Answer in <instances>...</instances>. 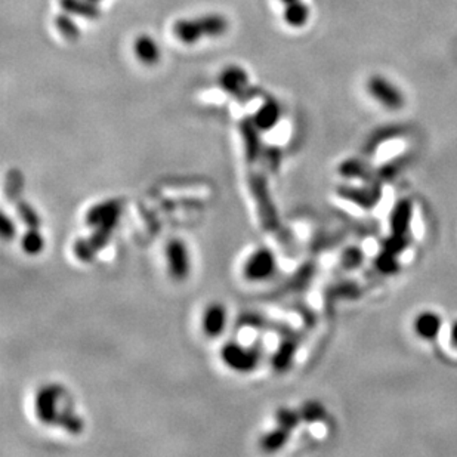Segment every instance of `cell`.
<instances>
[{"label":"cell","mask_w":457,"mask_h":457,"mask_svg":"<svg viewBox=\"0 0 457 457\" xmlns=\"http://www.w3.org/2000/svg\"><path fill=\"white\" fill-rule=\"evenodd\" d=\"M133 49H135V54H137V58L144 64L152 65V64L159 62V60H160L159 45L156 43L154 39L147 36V35H142L137 40H135Z\"/></svg>","instance_id":"obj_17"},{"label":"cell","mask_w":457,"mask_h":457,"mask_svg":"<svg viewBox=\"0 0 457 457\" xmlns=\"http://www.w3.org/2000/svg\"><path fill=\"white\" fill-rule=\"evenodd\" d=\"M280 117H281L280 104L274 98H266L262 103V106L256 110L255 115H253V122H255V125L261 132H268L276 128Z\"/></svg>","instance_id":"obj_13"},{"label":"cell","mask_w":457,"mask_h":457,"mask_svg":"<svg viewBox=\"0 0 457 457\" xmlns=\"http://www.w3.org/2000/svg\"><path fill=\"white\" fill-rule=\"evenodd\" d=\"M219 86L227 94L239 99L242 104L262 94V89L249 86L247 73L237 65H231L221 73V76H219Z\"/></svg>","instance_id":"obj_6"},{"label":"cell","mask_w":457,"mask_h":457,"mask_svg":"<svg viewBox=\"0 0 457 457\" xmlns=\"http://www.w3.org/2000/svg\"><path fill=\"white\" fill-rule=\"evenodd\" d=\"M278 271L276 252L268 246L253 249L242 265V276L247 283H265L273 278Z\"/></svg>","instance_id":"obj_4"},{"label":"cell","mask_w":457,"mask_h":457,"mask_svg":"<svg viewBox=\"0 0 457 457\" xmlns=\"http://www.w3.org/2000/svg\"><path fill=\"white\" fill-rule=\"evenodd\" d=\"M21 250L27 256H38L45 250L46 242L40 228H27L20 239Z\"/></svg>","instance_id":"obj_19"},{"label":"cell","mask_w":457,"mask_h":457,"mask_svg":"<svg viewBox=\"0 0 457 457\" xmlns=\"http://www.w3.org/2000/svg\"><path fill=\"white\" fill-rule=\"evenodd\" d=\"M337 194L341 198L348 200L363 209H371L380 200L382 191L378 184H373L370 188H355L344 185V187L337 190Z\"/></svg>","instance_id":"obj_12"},{"label":"cell","mask_w":457,"mask_h":457,"mask_svg":"<svg viewBox=\"0 0 457 457\" xmlns=\"http://www.w3.org/2000/svg\"><path fill=\"white\" fill-rule=\"evenodd\" d=\"M281 2H283L284 5H289V4H293V2H298V0H281Z\"/></svg>","instance_id":"obj_34"},{"label":"cell","mask_w":457,"mask_h":457,"mask_svg":"<svg viewBox=\"0 0 457 457\" xmlns=\"http://www.w3.org/2000/svg\"><path fill=\"white\" fill-rule=\"evenodd\" d=\"M250 191L253 198H255L256 208L259 212V218L265 228L277 230L278 227V216L274 208V203L271 201L269 191L266 188V181L262 175H252L250 176Z\"/></svg>","instance_id":"obj_7"},{"label":"cell","mask_w":457,"mask_h":457,"mask_svg":"<svg viewBox=\"0 0 457 457\" xmlns=\"http://www.w3.org/2000/svg\"><path fill=\"white\" fill-rule=\"evenodd\" d=\"M339 174L346 178H357L364 181H371L373 175L368 171V167L360 160H346L339 166Z\"/></svg>","instance_id":"obj_22"},{"label":"cell","mask_w":457,"mask_h":457,"mask_svg":"<svg viewBox=\"0 0 457 457\" xmlns=\"http://www.w3.org/2000/svg\"><path fill=\"white\" fill-rule=\"evenodd\" d=\"M65 395L64 388L58 383L42 385L33 398V410L38 422L43 427H58L62 409V398Z\"/></svg>","instance_id":"obj_3"},{"label":"cell","mask_w":457,"mask_h":457,"mask_svg":"<svg viewBox=\"0 0 457 457\" xmlns=\"http://www.w3.org/2000/svg\"><path fill=\"white\" fill-rule=\"evenodd\" d=\"M122 210L123 208L120 200L110 198L99 201L96 205L91 206L88 212L84 213V224L91 230L104 225H118Z\"/></svg>","instance_id":"obj_9"},{"label":"cell","mask_w":457,"mask_h":457,"mask_svg":"<svg viewBox=\"0 0 457 457\" xmlns=\"http://www.w3.org/2000/svg\"><path fill=\"white\" fill-rule=\"evenodd\" d=\"M298 351V341L295 337H284L277 346L273 357H271V366L277 371H286L293 364V359Z\"/></svg>","instance_id":"obj_14"},{"label":"cell","mask_w":457,"mask_h":457,"mask_svg":"<svg viewBox=\"0 0 457 457\" xmlns=\"http://www.w3.org/2000/svg\"><path fill=\"white\" fill-rule=\"evenodd\" d=\"M283 15H284V21L289 26L302 27L307 24L310 18V8L305 4H302L300 0H298V2L286 5Z\"/></svg>","instance_id":"obj_21"},{"label":"cell","mask_w":457,"mask_h":457,"mask_svg":"<svg viewBox=\"0 0 457 457\" xmlns=\"http://www.w3.org/2000/svg\"><path fill=\"white\" fill-rule=\"evenodd\" d=\"M414 330L423 339L432 341L441 330V318L435 312H422L414 321Z\"/></svg>","instance_id":"obj_18"},{"label":"cell","mask_w":457,"mask_h":457,"mask_svg":"<svg viewBox=\"0 0 457 457\" xmlns=\"http://www.w3.org/2000/svg\"><path fill=\"white\" fill-rule=\"evenodd\" d=\"M60 5L67 13L83 16V18L96 20L99 16V9L92 0H60Z\"/></svg>","instance_id":"obj_20"},{"label":"cell","mask_w":457,"mask_h":457,"mask_svg":"<svg viewBox=\"0 0 457 457\" xmlns=\"http://www.w3.org/2000/svg\"><path fill=\"white\" fill-rule=\"evenodd\" d=\"M164 264L169 277L176 283L187 280L191 274V253L182 239H171L164 244Z\"/></svg>","instance_id":"obj_5"},{"label":"cell","mask_w":457,"mask_h":457,"mask_svg":"<svg viewBox=\"0 0 457 457\" xmlns=\"http://www.w3.org/2000/svg\"><path fill=\"white\" fill-rule=\"evenodd\" d=\"M0 231H2V237L5 242H11L16 237V224L12 218H9L6 213L2 215V222H0Z\"/></svg>","instance_id":"obj_30"},{"label":"cell","mask_w":457,"mask_h":457,"mask_svg":"<svg viewBox=\"0 0 457 457\" xmlns=\"http://www.w3.org/2000/svg\"><path fill=\"white\" fill-rule=\"evenodd\" d=\"M276 422H277L278 427H283V428L293 432L302 423V417H300L299 410L278 409L276 413Z\"/></svg>","instance_id":"obj_26"},{"label":"cell","mask_w":457,"mask_h":457,"mask_svg":"<svg viewBox=\"0 0 457 457\" xmlns=\"http://www.w3.org/2000/svg\"><path fill=\"white\" fill-rule=\"evenodd\" d=\"M332 295H341L344 298H357L360 295V289L357 284H351V283H344L336 287H332Z\"/></svg>","instance_id":"obj_32"},{"label":"cell","mask_w":457,"mask_h":457,"mask_svg":"<svg viewBox=\"0 0 457 457\" xmlns=\"http://www.w3.org/2000/svg\"><path fill=\"white\" fill-rule=\"evenodd\" d=\"M92 2H99V0H92Z\"/></svg>","instance_id":"obj_35"},{"label":"cell","mask_w":457,"mask_h":457,"mask_svg":"<svg viewBox=\"0 0 457 457\" xmlns=\"http://www.w3.org/2000/svg\"><path fill=\"white\" fill-rule=\"evenodd\" d=\"M409 246V237L407 234H391L388 239L383 242L382 247L383 250L393 253V255H400Z\"/></svg>","instance_id":"obj_28"},{"label":"cell","mask_w":457,"mask_h":457,"mask_svg":"<svg viewBox=\"0 0 457 457\" xmlns=\"http://www.w3.org/2000/svg\"><path fill=\"white\" fill-rule=\"evenodd\" d=\"M367 91L378 103L389 110H400L404 106V95L383 76H371L367 81Z\"/></svg>","instance_id":"obj_10"},{"label":"cell","mask_w":457,"mask_h":457,"mask_svg":"<svg viewBox=\"0 0 457 457\" xmlns=\"http://www.w3.org/2000/svg\"><path fill=\"white\" fill-rule=\"evenodd\" d=\"M363 259H364V253L359 247H348L342 253L341 262H342L344 268L354 269V268H357V266L361 265Z\"/></svg>","instance_id":"obj_29"},{"label":"cell","mask_w":457,"mask_h":457,"mask_svg":"<svg viewBox=\"0 0 457 457\" xmlns=\"http://www.w3.org/2000/svg\"><path fill=\"white\" fill-rule=\"evenodd\" d=\"M228 308L221 302H210L205 307L200 317V329L201 333L209 339H218L221 337L228 327Z\"/></svg>","instance_id":"obj_8"},{"label":"cell","mask_w":457,"mask_h":457,"mask_svg":"<svg viewBox=\"0 0 457 457\" xmlns=\"http://www.w3.org/2000/svg\"><path fill=\"white\" fill-rule=\"evenodd\" d=\"M55 27L61 33V36L65 38L67 40H76L80 36L79 26L67 13H61L55 16Z\"/></svg>","instance_id":"obj_24"},{"label":"cell","mask_w":457,"mask_h":457,"mask_svg":"<svg viewBox=\"0 0 457 457\" xmlns=\"http://www.w3.org/2000/svg\"><path fill=\"white\" fill-rule=\"evenodd\" d=\"M451 344H453V346L457 348V323L451 329Z\"/></svg>","instance_id":"obj_33"},{"label":"cell","mask_w":457,"mask_h":457,"mask_svg":"<svg viewBox=\"0 0 457 457\" xmlns=\"http://www.w3.org/2000/svg\"><path fill=\"white\" fill-rule=\"evenodd\" d=\"M259 129L253 122V118H243L240 122V133L244 145V156L247 163H256L262 157V142L259 137Z\"/></svg>","instance_id":"obj_11"},{"label":"cell","mask_w":457,"mask_h":457,"mask_svg":"<svg viewBox=\"0 0 457 457\" xmlns=\"http://www.w3.org/2000/svg\"><path fill=\"white\" fill-rule=\"evenodd\" d=\"M376 268L383 274H395L400 269V264L397 261V255H393L386 250H382L375 259Z\"/></svg>","instance_id":"obj_27"},{"label":"cell","mask_w":457,"mask_h":457,"mask_svg":"<svg viewBox=\"0 0 457 457\" xmlns=\"http://www.w3.org/2000/svg\"><path fill=\"white\" fill-rule=\"evenodd\" d=\"M228 28L222 15L210 13L196 20H179L174 26V35L185 45H194L201 38L221 36Z\"/></svg>","instance_id":"obj_1"},{"label":"cell","mask_w":457,"mask_h":457,"mask_svg":"<svg viewBox=\"0 0 457 457\" xmlns=\"http://www.w3.org/2000/svg\"><path fill=\"white\" fill-rule=\"evenodd\" d=\"M219 359L230 371L239 375H249L259 367L262 354L256 345H244L237 341H227L219 349Z\"/></svg>","instance_id":"obj_2"},{"label":"cell","mask_w":457,"mask_h":457,"mask_svg":"<svg viewBox=\"0 0 457 457\" xmlns=\"http://www.w3.org/2000/svg\"><path fill=\"white\" fill-rule=\"evenodd\" d=\"M413 215V206L410 200H400L393 209L391 218H389V225L394 234H407L410 221Z\"/></svg>","instance_id":"obj_15"},{"label":"cell","mask_w":457,"mask_h":457,"mask_svg":"<svg viewBox=\"0 0 457 457\" xmlns=\"http://www.w3.org/2000/svg\"><path fill=\"white\" fill-rule=\"evenodd\" d=\"M290 436H292V431L277 425L274 429L266 431L259 438V447L265 453H277L290 441Z\"/></svg>","instance_id":"obj_16"},{"label":"cell","mask_w":457,"mask_h":457,"mask_svg":"<svg viewBox=\"0 0 457 457\" xmlns=\"http://www.w3.org/2000/svg\"><path fill=\"white\" fill-rule=\"evenodd\" d=\"M262 157H264L266 166L271 169V171H276V169L280 166L281 151L277 147H268V148L264 149Z\"/></svg>","instance_id":"obj_31"},{"label":"cell","mask_w":457,"mask_h":457,"mask_svg":"<svg viewBox=\"0 0 457 457\" xmlns=\"http://www.w3.org/2000/svg\"><path fill=\"white\" fill-rule=\"evenodd\" d=\"M16 215L27 228H40V216L38 210L27 201H18L15 206Z\"/></svg>","instance_id":"obj_23"},{"label":"cell","mask_w":457,"mask_h":457,"mask_svg":"<svg viewBox=\"0 0 457 457\" xmlns=\"http://www.w3.org/2000/svg\"><path fill=\"white\" fill-rule=\"evenodd\" d=\"M299 413H300L302 422L315 423V422H320V420L325 419L326 409L317 401H307L299 409Z\"/></svg>","instance_id":"obj_25"}]
</instances>
